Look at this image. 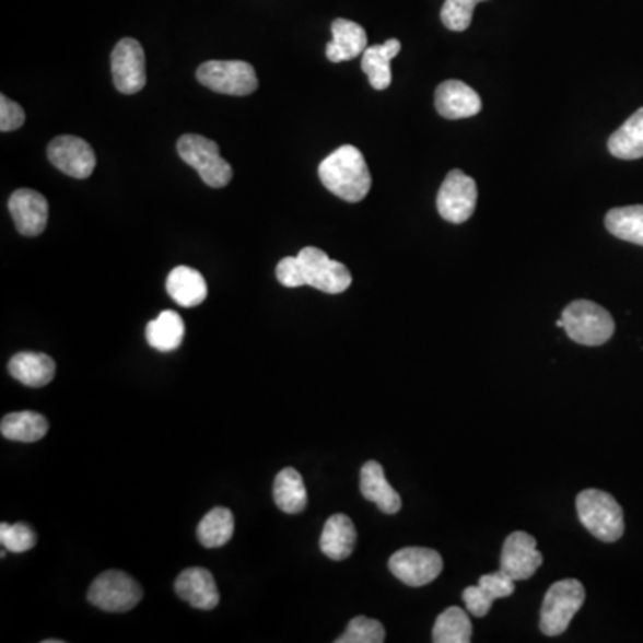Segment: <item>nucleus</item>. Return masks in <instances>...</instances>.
<instances>
[{
    "mask_svg": "<svg viewBox=\"0 0 643 643\" xmlns=\"http://www.w3.org/2000/svg\"><path fill=\"white\" fill-rule=\"evenodd\" d=\"M318 177L327 190L347 202H360L371 191V171L354 145H341L331 152L318 166Z\"/></svg>",
    "mask_w": 643,
    "mask_h": 643,
    "instance_id": "f257e3e1",
    "label": "nucleus"
},
{
    "mask_svg": "<svg viewBox=\"0 0 643 643\" xmlns=\"http://www.w3.org/2000/svg\"><path fill=\"white\" fill-rule=\"evenodd\" d=\"M577 517L581 524L595 538L603 541H617L624 535V512L613 495L589 488L575 499Z\"/></svg>",
    "mask_w": 643,
    "mask_h": 643,
    "instance_id": "f03ea898",
    "label": "nucleus"
},
{
    "mask_svg": "<svg viewBox=\"0 0 643 643\" xmlns=\"http://www.w3.org/2000/svg\"><path fill=\"white\" fill-rule=\"evenodd\" d=\"M561 318L566 337L580 346L599 347L613 337V317L592 301H574L563 309Z\"/></svg>",
    "mask_w": 643,
    "mask_h": 643,
    "instance_id": "7ed1b4c3",
    "label": "nucleus"
},
{
    "mask_svg": "<svg viewBox=\"0 0 643 643\" xmlns=\"http://www.w3.org/2000/svg\"><path fill=\"white\" fill-rule=\"evenodd\" d=\"M585 586L577 580H561L549 588L541 605L540 629L546 636H560L585 603Z\"/></svg>",
    "mask_w": 643,
    "mask_h": 643,
    "instance_id": "20e7f679",
    "label": "nucleus"
},
{
    "mask_svg": "<svg viewBox=\"0 0 643 643\" xmlns=\"http://www.w3.org/2000/svg\"><path fill=\"white\" fill-rule=\"evenodd\" d=\"M177 152L186 165L199 172L200 179L211 188H224L233 179V168L220 156L219 145L200 135H185L177 142Z\"/></svg>",
    "mask_w": 643,
    "mask_h": 643,
    "instance_id": "39448f33",
    "label": "nucleus"
},
{
    "mask_svg": "<svg viewBox=\"0 0 643 643\" xmlns=\"http://www.w3.org/2000/svg\"><path fill=\"white\" fill-rule=\"evenodd\" d=\"M197 79L206 89L234 97H245L258 90V78L253 65L239 59L206 61L197 69Z\"/></svg>",
    "mask_w": 643,
    "mask_h": 643,
    "instance_id": "423d86ee",
    "label": "nucleus"
},
{
    "mask_svg": "<svg viewBox=\"0 0 643 643\" xmlns=\"http://www.w3.org/2000/svg\"><path fill=\"white\" fill-rule=\"evenodd\" d=\"M299 273L303 287H312L324 293L346 292L352 284V276L349 268L340 261L329 258L324 250L317 247H304L297 254Z\"/></svg>",
    "mask_w": 643,
    "mask_h": 643,
    "instance_id": "0eeeda50",
    "label": "nucleus"
},
{
    "mask_svg": "<svg viewBox=\"0 0 643 643\" xmlns=\"http://www.w3.org/2000/svg\"><path fill=\"white\" fill-rule=\"evenodd\" d=\"M142 597V586L126 572H104L93 581L89 589L90 603L112 613H122V611L137 608Z\"/></svg>",
    "mask_w": 643,
    "mask_h": 643,
    "instance_id": "6e6552de",
    "label": "nucleus"
},
{
    "mask_svg": "<svg viewBox=\"0 0 643 643\" xmlns=\"http://www.w3.org/2000/svg\"><path fill=\"white\" fill-rule=\"evenodd\" d=\"M478 204V185L461 171H451L440 186L436 206L442 219L453 224H464Z\"/></svg>",
    "mask_w": 643,
    "mask_h": 643,
    "instance_id": "1a4fd4ad",
    "label": "nucleus"
},
{
    "mask_svg": "<svg viewBox=\"0 0 643 643\" xmlns=\"http://www.w3.org/2000/svg\"><path fill=\"white\" fill-rule=\"evenodd\" d=\"M388 566L397 580L419 588L433 583L442 574L444 560L439 552L428 547H406L391 556Z\"/></svg>",
    "mask_w": 643,
    "mask_h": 643,
    "instance_id": "9d476101",
    "label": "nucleus"
},
{
    "mask_svg": "<svg viewBox=\"0 0 643 643\" xmlns=\"http://www.w3.org/2000/svg\"><path fill=\"white\" fill-rule=\"evenodd\" d=\"M113 83L124 95L142 92L145 89V52L138 39L124 38L112 52Z\"/></svg>",
    "mask_w": 643,
    "mask_h": 643,
    "instance_id": "9b49d317",
    "label": "nucleus"
},
{
    "mask_svg": "<svg viewBox=\"0 0 643 643\" xmlns=\"http://www.w3.org/2000/svg\"><path fill=\"white\" fill-rule=\"evenodd\" d=\"M47 156L59 172L73 179H86L97 166V157L92 145L83 138L70 135L54 138L47 147Z\"/></svg>",
    "mask_w": 643,
    "mask_h": 643,
    "instance_id": "f8f14e48",
    "label": "nucleus"
},
{
    "mask_svg": "<svg viewBox=\"0 0 643 643\" xmlns=\"http://www.w3.org/2000/svg\"><path fill=\"white\" fill-rule=\"evenodd\" d=\"M543 563L536 540L529 533L515 531L507 536L501 552V571L512 580L526 581L535 575Z\"/></svg>",
    "mask_w": 643,
    "mask_h": 643,
    "instance_id": "ddd939ff",
    "label": "nucleus"
},
{
    "mask_svg": "<svg viewBox=\"0 0 643 643\" xmlns=\"http://www.w3.org/2000/svg\"><path fill=\"white\" fill-rule=\"evenodd\" d=\"M8 206L20 234L39 236L44 233L49 220V202L39 191L20 188L10 197Z\"/></svg>",
    "mask_w": 643,
    "mask_h": 643,
    "instance_id": "4468645a",
    "label": "nucleus"
},
{
    "mask_svg": "<svg viewBox=\"0 0 643 643\" xmlns=\"http://www.w3.org/2000/svg\"><path fill=\"white\" fill-rule=\"evenodd\" d=\"M436 112L448 120H461L478 115L482 109V101L476 90L461 81H445L434 93Z\"/></svg>",
    "mask_w": 643,
    "mask_h": 643,
    "instance_id": "2eb2a0df",
    "label": "nucleus"
},
{
    "mask_svg": "<svg viewBox=\"0 0 643 643\" xmlns=\"http://www.w3.org/2000/svg\"><path fill=\"white\" fill-rule=\"evenodd\" d=\"M176 594L197 609H213L220 603L219 588L208 569H186L176 580Z\"/></svg>",
    "mask_w": 643,
    "mask_h": 643,
    "instance_id": "dca6fc26",
    "label": "nucleus"
},
{
    "mask_svg": "<svg viewBox=\"0 0 643 643\" xmlns=\"http://www.w3.org/2000/svg\"><path fill=\"white\" fill-rule=\"evenodd\" d=\"M332 39L327 44L326 56L331 63H341L363 56L369 47L366 31L356 22L337 19L331 25Z\"/></svg>",
    "mask_w": 643,
    "mask_h": 643,
    "instance_id": "f3484780",
    "label": "nucleus"
},
{
    "mask_svg": "<svg viewBox=\"0 0 643 643\" xmlns=\"http://www.w3.org/2000/svg\"><path fill=\"white\" fill-rule=\"evenodd\" d=\"M360 490L366 501L374 502L375 506L386 515H395L402 507L399 493L395 492L390 482L386 481L385 470L377 461H366L361 467Z\"/></svg>",
    "mask_w": 643,
    "mask_h": 643,
    "instance_id": "a211bd4d",
    "label": "nucleus"
},
{
    "mask_svg": "<svg viewBox=\"0 0 643 643\" xmlns=\"http://www.w3.org/2000/svg\"><path fill=\"white\" fill-rule=\"evenodd\" d=\"M166 292L183 307H196L208 297V284L199 270L176 267L166 279Z\"/></svg>",
    "mask_w": 643,
    "mask_h": 643,
    "instance_id": "6ab92c4d",
    "label": "nucleus"
},
{
    "mask_svg": "<svg viewBox=\"0 0 643 643\" xmlns=\"http://www.w3.org/2000/svg\"><path fill=\"white\" fill-rule=\"evenodd\" d=\"M8 369L19 383L30 388L49 385L56 374V363L52 358L42 352H19L11 358Z\"/></svg>",
    "mask_w": 643,
    "mask_h": 643,
    "instance_id": "aec40b11",
    "label": "nucleus"
},
{
    "mask_svg": "<svg viewBox=\"0 0 643 643\" xmlns=\"http://www.w3.org/2000/svg\"><path fill=\"white\" fill-rule=\"evenodd\" d=\"M356 546V527L347 515H332L324 526L320 536V549L329 560H347Z\"/></svg>",
    "mask_w": 643,
    "mask_h": 643,
    "instance_id": "412c9836",
    "label": "nucleus"
},
{
    "mask_svg": "<svg viewBox=\"0 0 643 643\" xmlns=\"http://www.w3.org/2000/svg\"><path fill=\"white\" fill-rule=\"evenodd\" d=\"M400 52L399 39H388L385 44L374 45L363 52L361 69L366 73L369 83L374 90H386L391 84L390 65Z\"/></svg>",
    "mask_w": 643,
    "mask_h": 643,
    "instance_id": "4be33fe9",
    "label": "nucleus"
},
{
    "mask_svg": "<svg viewBox=\"0 0 643 643\" xmlns=\"http://www.w3.org/2000/svg\"><path fill=\"white\" fill-rule=\"evenodd\" d=\"M145 337L149 346L154 347L156 351H176L185 338V322L179 313L166 309L160 313V317L147 324Z\"/></svg>",
    "mask_w": 643,
    "mask_h": 643,
    "instance_id": "5701e85b",
    "label": "nucleus"
},
{
    "mask_svg": "<svg viewBox=\"0 0 643 643\" xmlns=\"http://www.w3.org/2000/svg\"><path fill=\"white\" fill-rule=\"evenodd\" d=\"M273 502L281 512L290 515L304 512V507L307 506V492L303 476L295 468H284L276 476Z\"/></svg>",
    "mask_w": 643,
    "mask_h": 643,
    "instance_id": "b1692460",
    "label": "nucleus"
},
{
    "mask_svg": "<svg viewBox=\"0 0 643 643\" xmlns=\"http://www.w3.org/2000/svg\"><path fill=\"white\" fill-rule=\"evenodd\" d=\"M49 431V420L44 414L35 411H19V413L5 414L0 422V433L13 442H38Z\"/></svg>",
    "mask_w": 643,
    "mask_h": 643,
    "instance_id": "393cba45",
    "label": "nucleus"
},
{
    "mask_svg": "<svg viewBox=\"0 0 643 643\" xmlns=\"http://www.w3.org/2000/svg\"><path fill=\"white\" fill-rule=\"evenodd\" d=\"M608 149L619 160H640L643 157V107L633 113L608 140Z\"/></svg>",
    "mask_w": 643,
    "mask_h": 643,
    "instance_id": "a878e982",
    "label": "nucleus"
},
{
    "mask_svg": "<svg viewBox=\"0 0 643 643\" xmlns=\"http://www.w3.org/2000/svg\"><path fill=\"white\" fill-rule=\"evenodd\" d=\"M606 230L629 244L643 247V206L615 208L606 214Z\"/></svg>",
    "mask_w": 643,
    "mask_h": 643,
    "instance_id": "bb28decb",
    "label": "nucleus"
},
{
    "mask_svg": "<svg viewBox=\"0 0 643 643\" xmlns=\"http://www.w3.org/2000/svg\"><path fill=\"white\" fill-rule=\"evenodd\" d=\"M234 517L227 507H213L197 527V538L206 549H217L233 538Z\"/></svg>",
    "mask_w": 643,
    "mask_h": 643,
    "instance_id": "cd10ccee",
    "label": "nucleus"
},
{
    "mask_svg": "<svg viewBox=\"0 0 643 643\" xmlns=\"http://www.w3.org/2000/svg\"><path fill=\"white\" fill-rule=\"evenodd\" d=\"M472 640V622L464 609L451 606L434 622V643H468Z\"/></svg>",
    "mask_w": 643,
    "mask_h": 643,
    "instance_id": "c85d7f7f",
    "label": "nucleus"
},
{
    "mask_svg": "<svg viewBox=\"0 0 643 643\" xmlns=\"http://www.w3.org/2000/svg\"><path fill=\"white\" fill-rule=\"evenodd\" d=\"M385 639V628L379 620L356 617L349 622L346 633L338 636L337 643H383Z\"/></svg>",
    "mask_w": 643,
    "mask_h": 643,
    "instance_id": "c756f323",
    "label": "nucleus"
},
{
    "mask_svg": "<svg viewBox=\"0 0 643 643\" xmlns=\"http://www.w3.org/2000/svg\"><path fill=\"white\" fill-rule=\"evenodd\" d=\"M479 0H445L440 19L447 30L464 33L472 24L474 10Z\"/></svg>",
    "mask_w": 643,
    "mask_h": 643,
    "instance_id": "7c9ffc66",
    "label": "nucleus"
},
{
    "mask_svg": "<svg viewBox=\"0 0 643 643\" xmlns=\"http://www.w3.org/2000/svg\"><path fill=\"white\" fill-rule=\"evenodd\" d=\"M36 533L31 529L27 524H0V543L5 551L11 552H27L36 546Z\"/></svg>",
    "mask_w": 643,
    "mask_h": 643,
    "instance_id": "2f4dec72",
    "label": "nucleus"
},
{
    "mask_svg": "<svg viewBox=\"0 0 643 643\" xmlns=\"http://www.w3.org/2000/svg\"><path fill=\"white\" fill-rule=\"evenodd\" d=\"M479 586L487 592L492 599H504L515 592V580H512L506 572L499 569L492 574H484L479 577Z\"/></svg>",
    "mask_w": 643,
    "mask_h": 643,
    "instance_id": "473e14b6",
    "label": "nucleus"
},
{
    "mask_svg": "<svg viewBox=\"0 0 643 643\" xmlns=\"http://www.w3.org/2000/svg\"><path fill=\"white\" fill-rule=\"evenodd\" d=\"M25 113L20 104L15 101L2 95L0 97V131L10 132L16 131L20 127L24 126Z\"/></svg>",
    "mask_w": 643,
    "mask_h": 643,
    "instance_id": "72a5a7b5",
    "label": "nucleus"
},
{
    "mask_svg": "<svg viewBox=\"0 0 643 643\" xmlns=\"http://www.w3.org/2000/svg\"><path fill=\"white\" fill-rule=\"evenodd\" d=\"M464 600L470 615L479 617V619L488 615L493 603H495V599H492L479 585L467 586L464 592Z\"/></svg>",
    "mask_w": 643,
    "mask_h": 643,
    "instance_id": "f704fd0d",
    "label": "nucleus"
},
{
    "mask_svg": "<svg viewBox=\"0 0 643 643\" xmlns=\"http://www.w3.org/2000/svg\"><path fill=\"white\" fill-rule=\"evenodd\" d=\"M276 278L287 288L303 287L301 273H299L297 256H288V258L281 259L276 267Z\"/></svg>",
    "mask_w": 643,
    "mask_h": 643,
    "instance_id": "c9c22d12",
    "label": "nucleus"
},
{
    "mask_svg": "<svg viewBox=\"0 0 643 643\" xmlns=\"http://www.w3.org/2000/svg\"><path fill=\"white\" fill-rule=\"evenodd\" d=\"M44 643H63V640H45Z\"/></svg>",
    "mask_w": 643,
    "mask_h": 643,
    "instance_id": "e433bc0d",
    "label": "nucleus"
},
{
    "mask_svg": "<svg viewBox=\"0 0 643 643\" xmlns=\"http://www.w3.org/2000/svg\"><path fill=\"white\" fill-rule=\"evenodd\" d=\"M479 2H487V0H479Z\"/></svg>",
    "mask_w": 643,
    "mask_h": 643,
    "instance_id": "4c0bfd02",
    "label": "nucleus"
}]
</instances>
